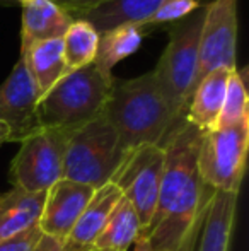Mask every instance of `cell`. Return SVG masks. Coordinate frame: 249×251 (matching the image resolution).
Returning a JSON list of instances; mask_svg holds the SVG:
<instances>
[{
    "label": "cell",
    "instance_id": "4fadbf2b",
    "mask_svg": "<svg viewBox=\"0 0 249 251\" xmlns=\"http://www.w3.org/2000/svg\"><path fill=\"white\" fill-rule=\"evenodd\" d=\"M73 17L51 0H29L23 3L21 53L33 45L63 38L72 26Z\"/></svg>",
    "mask_w": 249,
    "mask_h": 251
},
{
    "label": "cell",
    "instance_id": "5bb4252c",
    "mask_svg": "<svg viewBox=\"0 0 249 251\" xmlns=\"http://www.w3.org/2000/svg\"><path fill=\"white\" fill-rule=\"evenodd\" d=\"M234 69H217L206 74L193 91L186 109V122L195 125L203 133L217 128L229 75Z\"/></svg>",
    "mask_w": 249,
    "mask_h": 251
},
{
    "label": "cell",
    "instance_id": "7c38bea8",
    "mask_svg": "<svg viewBox=\"0 0 249 251\" xmlns=\"http://www.w3.org/2000/svg\"><path fill=\"white\" fill-rule=\"evenodd\" d=\"M120 199V190L113 183L97 188L80 217L77 219L70 234L63 241L62 251H94L97 238L103 232L111 210Z\"/></svg>",
    "mask_w": 249,
    "mask_h": 251
},
{
    "label": "cell",
    "instance_id": "9c48e42d",
    "mask_svg": "<svg viewBox=\"0 0 249 251\" xmlns=\"http://www.w3.org/2000/svg\"><path fill=\"white\" fill-rule=\"evenodd\" d=\"M237 0H212L205 5V17L200 31L195 87L213 70L237 69Z\"/></svg>",
    "mask_w": 249,
    "mask_h": 251
},
{
    "label": "cell",
    "instance_id": "5b68a950",
    "mask_svg": "<svg viewBox=\"0 0 249 251\" xmlns=\"http://www.w3.org/2000/svg\"><path fill=\"white\" fill-rule=\"evenodd\" d=\"M123 157L116 132L101 115L70 133L63 178L97 190L111 181Z\"/></svg>",
    "mask_w": 249,
    "mask_h": 251
},
{
    "label": "cell",
    "instance_id": "83f0119b",
    "mask_svg": "<svg viewBox=\"0 0 249 251\" xmlns=\"http://www.w3.org/2000/svg\"><path fill=\"white\" fill-rule=\"evenodd\" d=\"M9 142V128L3 123H0V144Z\"/></svg>",
    "mask_w": 249,
    "mask_h": 251
},
{
    "label": "cell",
    "instance_id": "484cf974",
    "mask_svg": "<svg viewBox=\"0 0 249 251\" xmlns=\"http://www.w3.org/2000/svg\"><path fill=\"white\" fill-rule=\"evenodd\" d=\"M36 251H62V243L55 241V239L48 238V236H43L41 241L38 243Z\"/></svg>",
    "mask_w": 249,
    "mask_h": 251
},
{
    "label": "cell",
    "instance_id": "9a60e30c",
    "mask_svg": "<svg viewBox=\"0 0 249 251\" xmlns=\"http://www.w3.org/2000/svg\"><path fill=\"white\" fill-rule=\"evenodd\" d=\"M236 208L237 193H226L213 190L202 229L198 232L196 251H229Z\"/></svg>",
    "mask_w": 249,
    "mask_h": 251
},
{
    "label": "cell",
    "instance_id": "6da1fadb",
    "mask_svg": "<svg viewBox=\"0 0 249 251\" xmlns=\"http://www.w3.org/2000/svg\"><path fill=\"white\" fill-rule=\"evenodd\" d=\"M203 132L186 122L176 125L162 142L164 171L159 199L145 238L152 251H178L205 219L213 190L198 175Z\"/></svg>",
    "mask_w": 249,
    "mask_h": 251
},
{
    "label": "cell",
    "instance_id": "277c9868",
    "mask_svg": "<svg viewBox=\"0 0 249 251\" xmlns=\"http://www.w3.org/2000/svg\"><path fill=\"white\" fill-rule=\"evenodd\" d=\"M203 17L205 7H198L184 19L167 26L169 41L152 70L154 80L176 122L186 118V109L195 89Z\"/></svg>",
    "mask_w": 249,
    "mask_h": 251
},
{
    "label": "cell",
    "instance_id": "8fae6325",
    "mask_svg": "<svg viewBox=\"0 0 249 251\" xmlns=\"http://www.w3.org/2000/svg\"><path fill=\"white\" fill-rule=\"evenodd\" d=\"M94 192L96 190L91 186L65 178L58 179L46 192L43 210L38 221V227L43 236H48L63 245L77 219L92 199Z\"/></svg>",
    "mask_w": 249,
    "mask_h": 251
},
{
    "label": "cell",
    "instance_id": "8992f818",
    "mask_svg": "<svg viewBox=\"0 0 249 251\" xmlns=\"http://www.w3.org/2000/svg\"><path fill=\"white\" fill-rule=\"evenodd\" d=\"M249 120L230 126H217L203 133L198 151V175L215 192L239 195L246 169Z\"/></svg>",
    "mask_w": 249,
    "mask_h": 251
},
{
    "label": "cell",
    "instance_id": "ffe728a7",
    "mask_svg": "<svg viewBox=\"0 0 249 251\" xmlns=\"http://www.w3.org/2000/svg\"><path fill=\"white\" fill-rule=\"evenodd\" d=\"M145 38V33L136 24H121L110 31L99 33L94 65L104 74H113L114 65L133 55Z\"/></svg>",
    "mask_w": 249,
    "mask_h": 251
},
{
    "label": "cell",
    "instance_id": "d6986e66",
    "mask_svg": "<svg viewBox=\"0 0 249 251\" xmlns=\"http://www.w3.org/2000/svg\"><path fill=\"white\" fill-rule=\"evenodd\" d=\"M142 234V224L132 203L121 195L111 210L94 251H128Z\"/></svg>",
    "mask_w": 249,
    "mask_h": 251
},
{
    "label": "cell",
    "instance_id": "7402d4cb",
    "mask_svg": "<svg viewBox=\"0 0 249 251\" xmlns=\"http://www.w3.org/2000/svg\"><path fill=\"white\" fill-rule=\"evenodd\" d=\"M248 102V69L239 72L234 69L229 75L226 89V100L219 116L217 126H230L249 120Z\"/></svg>",
    "mask_w": 249,
    "mask_h": 251
},
{
    "label": "cell",
    "instance_id": "44dd1931",
    "mask_svg": "<svg viewBox=\"0 0 249 251\" xmlns=\"http://www.w3.org/2000/svg\"><path fill=\"white\" fill-rule=\"evenodd\" d=\"M97 41H99V33L89 23L84 19H73L72 26L63 36L65 75L94 62Z\"/></svg>",
    "mask_w": 249,
    "mask_h": 251
},
{
    "label": "cell",
    "instance_id": "f1b7e54d",
    "mask_svg": "<svg viewBox=\"0 0 249 251\" xmlns=\"http://www.w3.org/2000/svg\"><path fill=\"white\" fill-rule=\"evenodd\" d=\"M21 3H24V2H29V0H19Z\"/></svg>",
    "mask_w": 249,
    "mask_h": 251
},
{
    "label": "cell",
    "instance_id": "30bf717a",
    "mask_svg": "<svg viewBox=\"0 0 249 251\" xmlns=\"http://www.w3.org/2000/svg\"><path fill=\"white\" fill-rule=\"evenodd\" d=\"M40 93L26 60L19 55L12 72L0 86V123L9 128V142H23L41 130Z\"/></svg>",
    "mask_w": 249,
    "mask_h": 251
},
{
    "label": "cell",
    "instance_id": "d4e9b609",
    "mask_svg": "<svg viewBox=\"0 0 249 251\" xmlns=\"http://www.w3.org/2000/svg\"><path fill=\"white\" fill-rule=\"evenodd\" d=\"M51 2H55L65 12H68L73 19H77V17L82 16L87 10H91L92 7L103 3L104 0H51Z\"/></svg>",
    "mask_w": 249,
    "mask_h": 251
},
{
    "label": "cell",
    "instance_id": "7a4b0ae2",
    "mask_svg": "<svg viewBox=\"0 0 249 251\" xmlns=\"http://www.w3.org/2000/svg\"><path fill=\"white\" fill-rule=\"evenodd\" d=\"M103 116L118 135L123 154L142 146H162L176 122L160 94L152 70L135 79L113 82Z\"/></svg>",
    "mask_w": 249,
    "mask_h": 251
},
{
    "label": "cell",
    "instance_id": "52a82bcc",
    "mask_svg": "<svg viewBox=\"0 0 249 251\" xmlns=\"http://www.w3.org/2000/svg\"><path fill=\"white\" fill-rule=\"evenodd\" d=\"M72 132L41 128L21 142L10 162V183L27 193H45L63 178V159Z\"/></svg>",
    "mask_w": 249,
    "mask_h": 251
},
{
    "label": "cell",
    "instance_id": "603a6c76",
    "mask_svg": "<svg viewBox=\"0 0 249 251\" xmlns=\"http://www.w3.org/2000/svg\"><path fill=\"white\" fill-rule=\"evenodd\" d=\"M200 7L198 0H164L157 10L145 21L140 24V29L143 33H150L152 29L160 26H171L178 21L184 19L191 12H195Z\"/></svg>",
    "mask_w": 249,
    "mask_h": 251
},
{
    "label": "cell",
    "instance_id": "4316f807",
    "mask_svg": "<svg viewBox=\"0 0 249 251\" xmlns=\"http://www.w3.org/2000/svg\"><path fill=\"white\" fill-rule=\"evenodd\" d=\"M133 251H152V250H150L149 241L145 238H138L135 245H133Z\"/></svg>",
    "mask_w": 249,
    "mask_h": 251
},
{
    "label": "cell",
    "instance_id": "3957f363",
    "mask_svg": "<svg viewBox=\"0 0 249 251\" xmlns=\"http://www.w3.org/2000/svg\"><path fill=\"white\" fill-rule=\"evenodd\" d=\"M113 74L94 63L63 75L38 102L41 128L73 132L103 115L113 89Z\"/></svg>",
    "mask_w": 249,
    "mask_h": 251
},
{
    "label": "cell",
    "instance_id": "ba28073f",
    "mask_svg": "<svg viewBox=\"0 0 249 251\" xmlns=\"http://www.w3.org/2000/svg\"><path fill=\"white\" fill-rule=\"evenodd\" d=\"M164 171V149L159 146H142L125 154L110 183L132 203L145 236L159 199Z\"/></svg>",
    "mask_w": 249,
    "mask_h": 251
},
{
    "label": "cell",
    "instance_id": "e0dca14e",
    "mask_svg": "<svg viewBox=\"0 0 249 251\" xmlns=\"http://www.w3.org/2000/svg\"><path fill=\"white\" fill-rule=\"evenodd\" d=\"M164 0H104L77 19L89 23L97 33L110 31L121 24L140 26L157 10Z\"/></svg>",
    "mask_w": 249,
    "mask_h": 251
},
{
    "label": "cell",
    "instance_id": "cb8c5ba5",
    "mask_svg": "<svg viewBox=\"0 0 249 251\" xmlns=\"http://www.w3.org/2000/svg\"><path fill=\"white\" fill-rule=\"evenodd\" d=\"M41 238H43V232L36 226L29 231L16 236V238L0 243V251H36V246L41 241Z\"/></svg>",
    "mask_w": 249,
    "mask_h": 251
},
{
    "label": "cell",
    "instance_id": "ac0fdd59",
    "mask_svg": "<svg viewBox=\"0 0 249 251\" xmlns=\"http://www.w3.org/2000/svg\"><path fill=\"white\" fill-rule=\"evenodd\" d=\"M21 56L26 60V65L40 93V100L65 75L63 38L33 45L27 51L21 53Z\"/></svg>",
    "mask_w": 249,
    "mask_h": 251
},
{
    "label": "cell",
    "instance_id": "2e32d148",
    "mask_svg": "<svg viewBox=\"0 0 249 251\" xmlns=\"http://www.w3.org/2000/svg\"><path fill=\"white\" fill-rule=\"evenodd\" d=\"M45 193H27L19 188L0 193V243L36 227L45 203Z\"/></svg>",
    "mask_w": 249,
    "mask_h": 251
}]
</instances>
